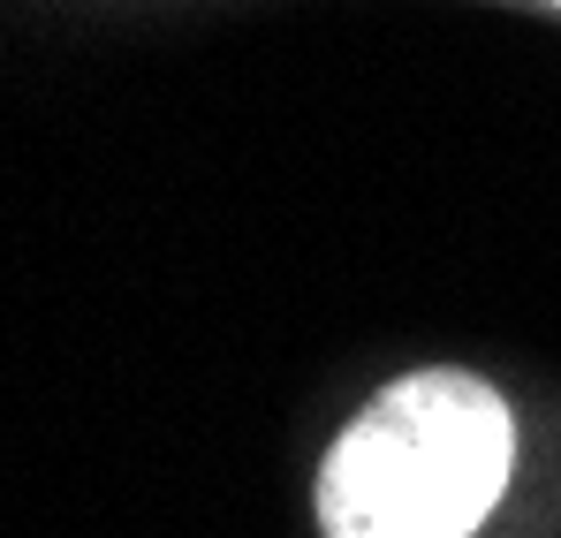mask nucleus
Masks as SVG:
<instances>
[{"instance_id":"nucleus-1","label":"nucleus","mask_w":561,"mask_h":538,"mask_svg":"<svg viewBox=\"0 0 561 538\" xmlns=\"http://www.w3.org/2000/svg\"><path fill=\"white\" fill-rule=\"evenodd\" d=\"M516 478V410L478 371L433 364L334 433L319 462L327 538H470Z\"/></svg>"},{"instance_id":"nucleus-2","label":"nucleus","mask_w":561,"mask_h":538,"mask_svg":"<svg viewBox=\"0 0 561 538\" xmlns=\"http://www.w3.org/2000/svg\"><path fill=\"white\" fill-rule=\"evenodd\" d=\"M554 8H561V0H554Z\"/></svg>"}]
</instances>
